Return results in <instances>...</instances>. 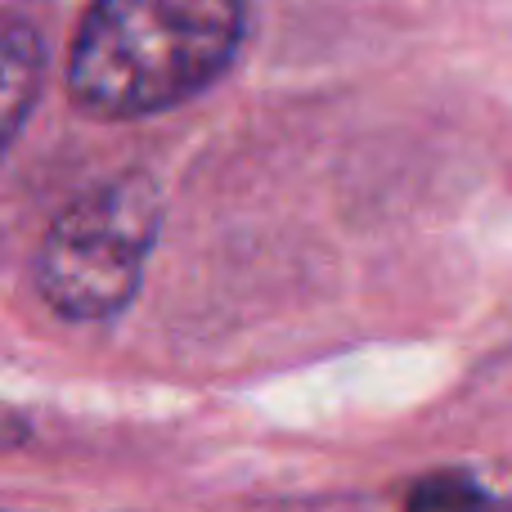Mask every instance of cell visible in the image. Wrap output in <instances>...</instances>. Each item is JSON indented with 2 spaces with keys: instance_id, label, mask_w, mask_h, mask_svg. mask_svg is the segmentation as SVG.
<instances>
[{
  "instance_id": "cell-1",
  "label": "cell",
  "mask_w": 512,
  "mask_h": 512,
  "mask_svg": "<svg viewBox=\"0 0 512 512\" xmlns=\"http://www.w3.org/2000/svg\"><path fill=\"white\" fill-rule=\"evenodd\" d=\"M248 41V0H95L68 50V95L86 117L135 122L189 104Z\"/></svg>"
},
{
  "instance_id": "cell-2",
  "label": "cell",
  "mask_w": 512,
  "mask_h": 512,
  "mask_svg": "<svg viewBox=\"0 0 512 512\" xmlns=\"http://www.w3.org/2000/svg\"><path fill=\"white\" fill-rule=\"evenodd\" d=\"M162 230L153 176L126 171L72 198L36 248V288L63 319H108L135 297Z\"/></svg>"
},
{
  "instance_id": "cell-3",
  "label": "cell",
  "mask_w": 512,
  "mask_h": 512,
  "mask_svg": "<svg viewBox=\"0 0 512 512\" xmlns=\"http://www.w3.org/2000/svg\"><path fill=\"white\" fill-rule=\"evenodd\" d=\"M41 72H45L41 36L23 18H9L5 23V140L9 144L18 140L36 95H41Z\"/></svg>"
},
{
  "instance_id": "cell-4",
  "label": "cell",
  "mask_w": 512,
  "mask_h": 512,
  "mask_svg": "<svg viewBox=\"0 0 512 512\" xmlns=\"http://www.w3.org/2000/svg\"><path fill=\"white\" fill-rule=\"evenodd\" d=\"M405 512H495V499L468 472H432L409 486Z\"/></svg>"
}]
</instances>
